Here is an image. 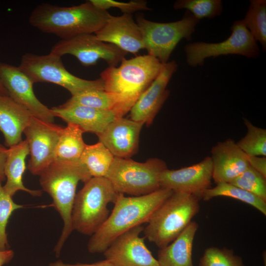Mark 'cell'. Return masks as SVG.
Wrapping results in <instances>:
<instances>
[{
	"label": "cell",
	"instance_id": "obj_1",
	"mask_svg": "<svg viewBox=\"0 0 266 266\" xmlns=\"http://www.w3.org/2000/svg\"><path fill=\"white\" fill-rule=\"evenodd\" d=\"M161 188L140 196L126 197L118 194L107 219L93 235L87 244L91 253H103L114 240L130 229L147 223L155 211L172 194Z\"/></svg>",
	"mask_w": 266,
	"mask_h": 266
},
{
	"label": "cell",
	"instance_id": "obj_2",
	"mask_svg": "<svg viewBox=\"0 0 266 266\" xmlns=\"http://www.w3.org/2000/svg\"><path fill=\"white\" fill-rule=\"evenodd\" d=\"M110 15L107 10L97 8L90 0L68 7L42 3L32 11L29 21L39 31L64 39L82 34L95 33Z\"/></svg>",
	"mask_w": 266,
	"mask_h": 266
},
{
	"label": "cell",
	"instance_id": "obj_3",
	"mask_svg": "<svg viewBox=\"0 0 266 266\" xmlns=\"http://www.w3.org/2000/svg\"><path fill=\"white\" fill-rule=\"evenodd\" d=\"M39 176L42 190L51 197L64 222L61 235L54 249L57 257L73 231L71 214L77 186L79 181L85 183L92 177L80 159L55 161Z\"/></svg>",
	"mask_w": 266,
	"mask_h": 266
},
{
	"label": "cell",
	"instance_id": "obj_4",
	"mask_svg": "<svg viewBox=\"0 0 266 266\" xmlns=\"http://www.w3.org/2000/svg\"><path fill=\"white\" fill-rule=\"evenodd\" d=\"M200 200L190 194L173 192L151 216L143 229L144 237L159 249L166 247L198 213Z\"/></svg>",
	"mask_w": 266,
	"mask_h": 266
},
{
	"label": "cell",
	"instance_id": "obj_5",
	"mask_svg": "<svg viewBox=\"0 0 266 266\" xmlns=\"http://www.w3.org/2000/svg\"><path fill=\"white\" fill-rule=\"evenodd\" d=\"M118 193L105 177H92L76 194L71 214L73 231L91 236L109 215L107 205Z\"/></svg>",
	"mask_w": 266,
	"mask_h": 266
},
{
	"label": "cell",
	"instance_id": "obj_6",
	"mask_svg": "<svg viewBox=\"0 0 266 266\" xmlns=\"http://www.w3.org/2000/svg\"><path fill=\"white\" fill-rule=\"evenodd\" d=\"M163 64L147 54L123 58L120 66H108L100 74L104 90L122 95L134 105L159 74Z\"/></svg>",
	"mask_w": 266,
	"mask_h": 266
},
{
	"label": "cell",
	"instance_id": "obj_7",
	"mask_svg": "<svg viewBox=\"0 0 266 266\" xmlns=\"http://www.w3.org/2000/svg\"><path fill=\"white\" fill-rule=\"evenodd\" d=\"M167 168L166 162L157 158L140 163L115 157L105 177L117 193L140 196L161 188L160 176Z\"/></svg>",
	"mask_w": 266,
	"mask_h": 266
},
{
	"label": "cell",
	"instance_id": "obj_8",
	"mask_svg": "<svg viewBox=\"0 0 266 266\" xmlns=\"http://www.w3.org/2000/svg\"><path fill=\"white\" fill-rule=\"evenodd\" d=\"M19 67L33 83L55 84L66 89L71 96L88 91L104 90L100 78L88 80L73 75L65 67L61 57L50 52L45 55L26 53L22 56Z\"/></svg>",
	"mask_w": 266,
	"mask_h": 266
},
{
	"label": "cell",
	"instance_id": "obj_9",
	"mask_svg": "<svg viewBox=\"0 0 266 266\" xmlns=\"http://www.w3.org/2000/svg\"><path fill=\"white\" fill-rule=\"evenodd\" d=\"M140 30L144 49L148 54L157 58L162 64L168 62L170 55L183 38L189 40L200 20L186 11L182 19L177 21L159 23L136 17Z\"/></svg>",
	"mask_w": 266,
	"mask_h": 266
},
{
	"label": "cell",
	"instance_id": "obj_10",
	"mask_svg": "<svg viewBox=\"0 0 266 266\" xmlns=\"http://www.w3.org/2000/svg\"><path fill=\"white\" fill-rule=\"evenodd\" d=\"M231 35L225 40L217 43L194 42L187 43L184 48L188 65L196 67L203 65L205 59L220 55L236 54L248 58H257L260 49L257 41L241 20L233 22Z\"/></svg>",
	"mask_w": 266,
	"mask_h": 266
},
{
	"label": "cell",
	"instance_id": "obj_11",
	"mask_svg": "<svg viewBox=\"0 0 266 266\" xmlns=\"http://www.w3.org/2000/svg\"><path fill=\"white\" fill-rule=\"evenodd\" d=\"M50 53L61 57L71 55L85 66L95 65L100 59L106 62L109 66H116L128 54L113 44L99 40L94 33L61 39L52 46Z\"/></svg>",
	"mask_w": 266,
	"mask_h": 266
},
{
	"label": "cell",
	"instance_id": "obj_12",
	"mask_svg": "<svg viewBox=\"0 0 266 266\" xmlns=\"http://www.w3.org/2000/svg\"><path fill=\"white\" fill-rule=\"evenodd\" d=\"M63 128L32 116L23 132L31 157L27 168L32 174L39 175L55 161L56 148Z\"/></svg>",
	"mask_w": 266,
	"mask_h": 266
},
{
	"label": "cell",
	"instance_id": "obj_13",
	"mask_svg": "<svg viewBox=\"0 0 266 266\" xmlns=\"http://www.w3.org/2000/svg\"><path fill=\"white\" fill-rule=\"evenodd\" d=\"M0 78L8 96L33 116L54 123L55 116L51 109L37 98L33 89L34 83L19 66L0 63Z\"/></svg>",
	"mask_w": 266,
	"mask_h": 266
},
{
	"label": "cell",
	"instance_id": "obj_14",
	"mask_svg": "<svg viewBox=\"0 0 266 266\" xmlns=\"http://www.w3.org/2000/svg\"><path fill=\"white\" fill-rule=\"evenodd\" d=\"M142 225L135 226L116 238L103 253L114 266H160L147 247Z\"/></svg>",
	"mask_w": 266,
	"mask_h": 266
},
{
	"label": "cell",
	"instance_id": "obj_15",
	"mask_svg": "<svg viewBox=\"0 0 266 266\" xmlns=\"http://www.w3.org/2000/svg\"><path fill=\"white\" fill-rule=\"evenodd\" d=\"M212 163L210 157L200 162L177 169H165L160 178L161 188L195 196L200 200L203 192L211 188Z\"/></svg>",
	"mask_w": 266,
	"mask_h": 266
},
{
	"label": "cell",
	"instance_id": "obj_16",
	"mask_svg": "<svg viewBox=\"0 0 266 266\" xmlns=\"http://www.w3.org/2000/svg\"><path fill=\"white\" fill-rule=\"evenodd\" d=\"M177 66L175 61L163 64L157 77L130 110L131 119L142 122L147 126L152 124L169 96L170 92L166 87Z\"/></svg>",
	"mask_w": 266,
	"mask_h": 266
},
{
	"label": "cell",
	"instance_id": "obj_17",
	"mask_svg": "<svg viewBox=\"0 0 266 266\" xmlns=\"http://www.w3.org/2000/svg\"><path fill=\"white\" fill-rule=\"evenodd\" d=\"M94 34L99 40L113 44L127 53L135 55L144 49L140 30L132 14L110 15Z\"/></svg>",
	"mask_w": 266,
	"mask_h": 266
},
{
	"label": "cell",
	"instance_id": "obj_18",
	"mask_svg": "<svg viewBox=\"0 0 266 266\" xmlns=\"http://www.w3.org/2000/svg\"><path fill=\"white\" fill-rule=\"evenodd\" d=\"M144 125L124 117L117 118L98 135L101 142L115 157L128 159L136 153L139 135Z\"/></svg>",
	"mask_w": 266,
	"mask_h": 266
},
{
	"label": "cell",
	"instance_id": "obj_19",
	"mask_svg": "<svg viewBox=\"0 0 266 266\" xmlns=\"http://www.w3.org/2000/svg\"><path fill=\"white\" fill-rule=\"evenodd\" d=\"M212 179L216 183H230L249 166L247 155L229 138L218 142L211 150Z\"/></svg>",
	"mask_w": 266,
	"mask_h": 266
},
{
	"label": "cell",
	"instance_id": "obj_20",
	"mask_svg": "<svg viewBox=\"0 0 266 266\" xmlns=\"http://www.w3.org/2000/svg\"><path fill=\"white\" fill-rule=\"evenodd\" d=\"M55 117L78 126L83 132L97 135L102 133L115 119L116 113L81 105H65L51 108Z\"/></svg>",
	"mask_w": 266,
	"mask_h": 266
},
{
	"label": "cell",
	"instance_id": "obj_21",
	"mask_svg": "<svg viewBox=\"0 0 266 266\" xmlns=\"http://www.w3.org/2000/svg\"><path fill=\"white\" fill-rule=\"evenodd\" d=\"M32 116L24 106L0 93V131L6 146L11 147L22 140V134Z\"/></svg>",
	"mask_w": 266,
	"mask_h": 266
},
{
	"label": "cell",
	"instance_id": "obj_22",
	"mask_svg": "<svg viewBox=\"0 0 266 266\" xmlns=\"http://www.w3.org/2000/svg\"><path fill=\"white\" fill-rule=\"evenodd\" d=\"M29 154V146L26 140L7 149L4 169L6 182L3 189L11 197L18 191H24L33 197H39L42 194L41 190L27 188L23 182V175L26 168L25 160Z\"/></svg>",
	"mask_w": 266,
	"mask_h": 266
},
{
	"label": "cell",
	"instance_id": "obj_23",
	"mask_svg": "<svg viewBox=\"0 0 266 266\" xmlns=\"http://www.w3.org/2000/svg\"><path fill=\"white\" fill-rule=\"evenodd\" d=\"M198 224L192 221L173 241L160 249L158 262L160 266H194L193 243Z\"/></svg>",
	"mask_w": 266,
	"mask_h": 266
},
{
	"label": "cell",
	"instance_id": "obj_24",
	"mask_svg": "<svg viewBox=\"0 0 266 266\" xmlns=\"http://www.w3.org/2000/svg\"><path fill=\"white\" fill-rule=\"evenodd\" d=\"M64 104L81 105L111 111L119 118L123 117L133 105L122 95L104 90L88 91L71 96Z\"/></svg>",
	"mask_w": 266,
	"mask_h": 266
},
{
	"label": "cell",
	"instance_id": "obj_25",
	"mask_svg": "<svg viewBox=\"0 0 266 266\" xmlns=\"http://www.w3.org/2000/svg\"><path fill=\"white\" fill-rule=\"evenodd\" d=\"M84 132L77 125L67 123L59 138L55 150V161L78 160L86 145L83 138Z\"/></svg>",
	"mask_w": 266,
	"mask_h": 266
},
{
	"label": "cell",
	"instance_id": "obj_26",
	"mask_svg": "<svg viewBox=\"0 0 266 266\" xmlns=\"http://www.w3.org/2000/svg\"><path fill=\"white\" fill-rule=\"evenodd\" d=\"M115 157L100 142L86 144L80 157L91 177H105Z\"/></svg>",
	"mask_w": 266,
	"mask_h": 266
},
{
	"label": "cell",
	"instance_id": "obj_27",
	"mask_svg": "<svg viewBox=\"0 0 266 266\" xmlns=\"http://www.w3.org/2000/svg\"><path fill=\"white\" fill-rule=\"evenodd\" d=\"M226 197L233 198L253 206L266 215V201L256 195L235 186L230 183L222 182L206 190L202 199L208 201L215 197Z\"/></svg>",
	"mask_w": 266,
	"mask_h": 266
},
{
	"label": "cell",
	"instance_id": "obj_28",
	"mask_svg": "<svg viewBox=\"0 0 266 266\" xmlns=\"http://www.w3.org/2000/svg\"><path fill=\"white\" fill-rule=\"evenodd\" d=\"M248 10L243 23L256 41L262 45L263 51L266 49V0H250Z\"/></svg>",
	"mask_w": 266,
	"mask_h": 266
},
{
	"label": "cell",
	"instance_id": "obj_29",
	"mask_svg": "<svg viewBox=\"0 0 266 266\" xmlns=\"http://www.w3.org/2000/svg\"><path fill=\"white\" fill-rule=\"evenodd\" d=\"M247 132L236 143L247 155L266 156V130L256 127L248 120L244 119Z\"/></svg>",
	"mask_w": 266,
	"mask_h": 266
},
{
	"label": "cell",
	"instance_id": "obj_30",
	"mask_svg": "<svg viewBox=\"0 0 266 266\" xmlns=\"http://www.w3.org/2000/svg\"><path fill=\"white\" fill-rule=\"evenodd\" d=\"M176 10L185 9L200 21L203 18H213L223 10L221 0H178L173 4Z\"/></svg>",
	"mask_w": 266,
	"mask_h": 266
},
{
	"label": "cell",
	"instance_id": "obj_31",
	"mask_svg": "<svg viewBox=\"0 0 266 266\" xmlns=\"http://www.w3.org/2000/svg\"><path fill=\"white\" fill-rule=\"evenodd\" d=\"M230 183L266 201V177L250 166Z\"/></svg>",
	"mask_w": 266,
	"mask_h": 266
},
{
	"label": "cell",
	"instance_id": "obj_32",
	"mask_svg": "<svg viewBox=\"0 0 266 266\" xmlns=\"http://www.w3.org/2000/svg\"><path fill=\"white\" fill-rule=\"evenodd\" d=\"M199 266H245L240 257L226 248L210 247L200 258Z\"/></svg>",
	"mask_w": 266,
	"mask_h": 266
},
{
	"label": "cell",
	"instance_id": "obj_33",
	"mask_svg": "<svg viewBox=\"0 0 266 266\" xmlns=\"http://www.w3.org/2000/svg\"><path fill=\"white\" fill-rule=\"evenodd\" d=\"M1 182L0 180V250H4L8 245L6 228L8 219L13 211L24 205L13 201L12 197L4 191Z\"/></svg>",
	"mask_w": 266,
	"mask_h": 266
},
{
	"label": "cell",
	"instance_id": "obj_34",
	"mask_svg": "<svg viewBox=\"0 0 266 266\" xmlns=\"http://www.w3.org/2000/svg\"><path fill=\"white\" fill-rule=\"evenodd\" d=\"M90 2L97 8L107 10L115 7L119 9L123 14H132L133 13L141 10H151L147 6L145 0H131L129 2H120L114 0H90Z\"/></svg>",
	"mask_w": 266,
	"mask_h": 266
},
{
	"label": "cell",
	"instance_id": "obj_35",
	"mask_svg": "<svg viewBox=\"0 0 266 266\" xmlns=\"http://www.w3.org/2000/svg\"><path fill=\"white\" fill-rule=\"evenodd\" d=\"M249 166L266 177V157L248 156Z\"/></svg>",
	"mask_w": 266,
	"mask_h": 266
},
{
	"label": "cell",
	"instance_id": "obj_36",
	"mask_svg": "<svg viewBox=\"0 0 266 266\" xmlns=\"http://www.w3.org/2000/svg\"><path fill=\"white\" fill-rule=\"evenodd\" d=\"M49 266H114L110 262L105 259L93 264H69L65 263L61 260L57 261L49 264Z\"/></svg>",
	"mask_w": 266,
	"mask_h": 266
},
{
	"label": "cell",
	"instance_id": "obj_37",
	"mask_svg": "<svg viewBox=\"0 0 266 266\" xmlns=\"http://www.w3.org/2000/svg\"><path fill=\"white\" fill-rule=\"evenodd\" d=\"M7 149L0 143V180L3 181L5 179L4 172V165L7 157Z\"/></svg>",
	"mask_w": 266,
	"mask_h": 266
},
{
	"label": "cell",
	"instance_id": "obj_38",
	"mask_svg": "<svg viewBox=\"0 0 266 266\" xmlns=\"http://www.w3.org/2000/svg\"><path fill=\"white\" fill-rule=\"evenodd\" d=\"M14 257V252L10 249L0 250V266L8 263Z\"/></svg>",
	"mask_w": 266,
	"mask_h": 266
},
{
	"label": "cell",
	"instance_id": "obj_39",
	"mask_svg": "<svg viewBox=\"0 0 266 266\" xmlns=\"http://www.w3.org/2000/svg\"><path fill=\"white\" fill-rule=\"evenodd\" d=\"M0 93L2 94V95L8 96L6 91L5 90L2 83L0 78Z\"/></svg>",
	"mask_w": 266,
	"mask_h": 266
}]
</instances>
